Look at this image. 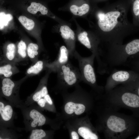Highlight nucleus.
Listing matches in <instances>:
<instances>
[{
  "mask_svg": "<svg viewBox=\"0 0 139 139\" xmlns=\"http://www.w3.org/2000/svg\"><path fill=\"white\" fill-rule=\"evenodd\" d=\"M107 105L98 112V128L106 138L125 139L136 132L139 124L136 116L119 113Z\"/></svg>",
  "mask_w": 139,
  "mask_h": 139,
  "instance_id": "nucleus-1",
  "label": "nucleus"
},
{
  "mask_svg": "<svg viewBox=\"0 0 139 139\" xmlns=\"http://www.w3.org/2000/svg\"><path fill=\"white\" fill-rule=\"evenodd\" d=\"M111 46L106 54L102 55V61L108 69L110 67L126 64L129 58L138 57L139 39H135L123 45L111 44Z\"/></svg>",
  "mask_w": 139,
  "mask_h": 139,
  "instance_id": "nucleus-2",
  "label": "nucleus"
},
{
  "mask_svg": "<svg viewBox=\"0 0 139 139\" xmlns=\"http://www.w3.org/2000/svg\"><path fill=\"white\" fill-rule=\"evenodd\" d=\"M106 105L116 108H123L131 110L138 117L139 95L128 90L123 86L116 87L106 93L105 96Z\"/></svg>",
  "mask_w": 139,
  "mask_h": 139,
  "instance_id": "nucleus-3",
  "label": "nucleus"
},
{
  "mask_svg": "<svg viewBox=\"0 0 139 139\" xmlns=\"http://www.w3.org/2000/svg\"><path fill=\"white\" fill-rule=\"evenodd\" d=\"M73 57L78 61L82 80L91 85L98 93H102L104 90V88L98 85L97 83L94 67L95 55L92 54L88 57H82L76 50Z\"/></svg>",
  "mask_w": 139,
  "mask_h": 139,
  "instance_id": "nucleus-4",
  "label": "nucleus"
},
{
  "mask_svg": "<svg viewBox=\"0 0 139 139\" xmlns=\"http://www.w3.org/2000/svg\"><path fill=\"white\" fill-rule=\"evenodd\" d=\"M27 75L17 81L10 78L2 79L0 89V96L8 101L14 107L20 109L25 105L24 102L20 99L19 92L22 83L27 79Z\"/></svg>",
  "mask_w": 139,
  "mask_h": 139,
  "instance_id": "nucleus-5",
  "label": "nucleus"
},
{
  "mask_svg": "<svg viewBox=\"0 0 139 139\" xmlns=\"http://www.w3.org/2000/svg\"><path fill=\"white\" fill-rule=\"evenodd\" d=\"M121 15V12L117 10L99 13L97 25L99 30L104 34L100 40L110 43L111 32L114 31L119 24V19Z\"/></svg>",
  "mask_w": 139,
  "mask_h": 139,
  "instance_id": "nucleus-6",
  "label": "nucleus"
},
{
  "mask_svg": "<svg viewBox=\"0 0 139 139\" xmlns=\"http://www.w3.org/2000/svg\"><path fill=\"white\" fill-rule=\"evenodd\" d=\"M138 79L139 73L134 70H115L107 78L104 90L106 93L119 84L124 85L131 81Z\"/></svg>",
  "mask_w": 139,
  "mask_h": 139,
  "instance_id": "nucleus-7",
  "label": "nucleus"
},
{
  "mask_svg": "<svg viewBox=\"0 0 139 139\" xmlns=\"http://www.w3.org/2000/svg\"><path fill=\"white\" fill-rule=\"evenodd\" d=\"M20 109L23 116L25 130L31 131L45 123L46 117L34 108L33 104L28 106L24 105Z\"/></svg>",
  "mask_w": 139,
  "mask_h": 139,
  "instance_id": "nucleus-8",
  "label": "nucleus"
},
{
  "mask_svg": "<svg viewBox=\"0 0 139 139\" xmlns=\"http://www.w3.org/2000/svg\"><path fill=\"white\" fill-rule=\"evenodd\" d=\"M56 73L58 80L68 86H72L82 80L79 69L69 61L61 66Z\"/></svg>",
  "mask_w": 139,
  "mask_h": 139,
  "instance_id": "nucleus-9",
  "label": "nucleus"
},
{
  "mask_svg": "<svg viewBox=\"0 0 139 139\" xmlns=\"http://www.w3.org/2000/svg\"><path fill=\"white\" fill-rule=\"evenodd\" d=\"M14 107L0 96V129H15L14 120L16 114Z\"/></svg>",
  "mask_w": 139,
  "mask_h": 139,
  "instance_id": "nucleus-10",
  "label": "nucleus"
},
{
  "mask_svg": "<svg viewBox=\"0 0 139 139\" xmlns=\"http://www.w3.org/2000/svg\"><path fill=\"white\" fill-rule=\"evenodd\" d=\"M17 2L19 5L26 8L27 12L33 15H36L38 12L40 15H46L53 19L56 17L48 9L44 3L34 0H20Z\"/></svg>",
  "mask_w": 139,
  "mask_h": 139,
  "instance_id": "nucleus-11",
  "label": "nucleus"
},
{
  "mask_svg": "<svg viewBox=\"0 0 139 139\" xmlns=\"http://www.w3.org/2000/svg\"><path fill=\"white\" fill-rule=\"evenodd\" d=\"M51 73L50 71L46 70L45 75L40 81L38 88L33 93L27 97L24 102L25 105L28 106L35 102H37L41 99H45V96L48 94V91L46 84Z\"/></svg>",
  "mask_w": 139,
  "mask_h": 139,
  "instance_id": "nucleus-12",
  "label": "nucleus"
},
{
  "mask_svg": "<svg viewBox=\"0 0 139 139\" xmlns=\"http://www.w3.org/2000/svg\"><path fill=\"white\" fill-rule=\"evenodd\" d=\"M60 35L65 42L71 57H73L74 52L76 51V36L74 32L68 25H62L59 28Z\"/></svg>",
  "mask_w": 139,
  "mask_h": 139,
  "instance_id": "nucleus-13",
  "label": "nucleus"
},
{
  "mask_svg": "<svg viewBox=\"0 0 139 139\" xmlns=\"http://www.w3.org/2000/svg\"><path fill=\"white\" fill-rule=\"evenodd\" d=\"M69 51L66 47L64 46H61L56 59L52 62H48L46 64L45 70L51 73H56L61 66L69 61Z\"/></svg>",
  "mask_w": 139,
  "mask_h": 139,
  "instance_id": "nucleus-14",
  "label": "nucleus"
},
{
  "mask_svg": "<svg viewBox=\"0 0 139 139\" xmlns=\"http://www.w3.org/2000/svg\"><path fill=\"white\" fill-rule=\"evenodd\" d=\"M82 0H72L69 5L71 12L75 16H81L87 13L90 10L89 5L83 3Z\"/></svg>",
  "mask_w": 139,
  "mask_h": 139,
  "instance_id": "nucleus-15",
  "label": "nucleus"
},
{
  "mask_svg": "<svg viewBox=\"0 0 139 139\" xmlns=\"http://www.w3.org/2000/svg\"><path fill=\"white\" fill-rule=\"evenodd\" d=\"M16 46L14 43L10 42L7 44L4 49V56L6 63L16 64Z\"/></svg>",
  "mask_w": 139,
  "mask_h": 139,
  "instance_id": "nucleus-16",
  "label": "nucleus"
},
{
  "mask_svg": "<svg viewBox=\"0 0 139 139\" xmlns=\"http://www.w3.org/2000/svg\"><path fill=\"white\" fill-rule=\"evenodd\" d=\"M40 47L39 45L32 42L28 44L27 53L28 57L33 64L38 60Z\"/></svg>",
  "mask_w": 139,
  "mask_h": 139,
  "instance_id": "nucleus-17",
  "label": "nucleus"
},
{
  "mask_svg": "<svg viewBox=\"0 0 139 139\" xmlns=\"http://www.w3.org/2000/svg\"><path fill=\"white\" fill-rule=\"evenodd\" d=\"M48 62L45 60H38L27 70L26 75L28 77L39 74L46 69V66Z\"/></svg>",
  "mask_w": 139,
  "mask_h": 139,
  "instance_id": "nucleus-18",
  "label": "nucleus"
},
{
  "mask_svg": "<svg viewBox=\"0 0 139 139\" xmlns=\"http://www.w3.org/2000/svg\"><path fill=\"white\" fill-rule=\"evenodd\" d=\"M64 109L65 112L67 114H71L74 112L76 115H79L85 111L86 107L82 104L75 103L72 102H69L65 105Z\"/></svg>",
  "mask_w": 139,
  "mask_h": 139,
  "instance_id": "nucleus-19",
  "label": "nucleus"
},
{
  "mask_svg": "<svg viewBox=\"0 0 139 139\" xmlns=\"http://www.w3.org/2000/svg\"><path fill=\"white\" fill-rule=\"evenodd\" d=\"M19 71L15 63H6L0 66V75H3L5 78H10Z\"/></svg>",
  "mask_w": 139,
  "mask_h": 139,
  "instance_id": "nucleus-20",
  "label": "nucleus"
},
{
  "mask_svg": "<svg viewBox=\"0 0 139 139\" xmlns=\"http://www.w3.org/2000/svg\"><path fill=\"white\" fill-rule=\"evenodd\" d=\"M28 44L23 40H21L16 46V63L25 60L28 57L27 48Z\"/></svg>",
  "mask_w": 139,
  "mask_h": 139,
  "instance_id": "nucleus-21",
  "label": "nucleus"
},
{
  "mask_svg": "<svg viewBox=\"0 0 139 139\" xmlns=\"http://www.w3.org/2000/svg\"><path fill=\"white\" fill-rule=\"evenodd\" d=\"M79 134L84 139H98L100 137L97 131H93L85 126L80 127L78 130Z\"/></svg>",
  "mask_w": 139,
  "mask_h": 139,
  "instance_id": "nucleus-22",
  "label": "nucleus"
},
{
  "mask_svg": "<svg viewBox=\"0 0 139 139\" xmlns=\"http://www.w3.org/2000/svg\"><path fill=\"white\" fill-rule=\"evenodd\" d=\"M18 20L23 27L29 31H33L35 29V23L33 20L25 16L21 15L19 17Z\"/></svg>",
  "mask_w": 139,
  "mask_h": 139,
  "instance_id": "nucleus-23",
  "label": "nucleus"
},
{
  "mask_svg": "<svg viewBox=\"0 0 139 139\" xmlns=\"http://www.w3.org/2000/svg\"><path fill=\"white\" fill-rule=\"evenodd\" d=\"M13 19L11 14L3 12H0V30H2L7 27Z\"/></svg>",
  "mask_w": 139,
  "mask_h": 139,
  "instance_id": "nucleus-24",
  "label": "nucleus"
},
{
  "mask_svg": "<svg viewBox=\"0 0 139 139\" xmlns=\"http://www.w3.org/2000/svg\"><path fill=\"white\" fill-rule=\"evenodd\" d=\"M30 135L28 137L29 139H41L46 136L45 132L43 129H35L31 131Z\"/></svg>",
  "mask_w": 139,
  "mask_h": 139,
  "instance_id": "nucleus-25",
  "label": "nucleus"
},
{
  "mask_svg": "<svg viewBox=\"0 0 139 139\" xmlns=\"http://www.w3.org/2000/svg\"><path fill=\"white\" fill-rule=\"evenodd\" d=\"M133 11L134 15L139 17V0H135L134 2L133 7Z\"/></svg>",
  "mask_w": 139,
  "mask_h": 139,
  "instance_id": "nucleus-26",
  "label": "nucleus"
},
{
  "mask_svg": "<svg viewBox=\"0 0 139 139\" xmlns=\"http://www.w3.org/2000/svg\"><path fill=\"white\" fill-rule=\"evenodd\" d=\"M37 103L39 106L42 108L46 106V104L47 103L46 101L44 99H40Z\"/></svg>",
  "mask_w": 139,
  "mask_h": 139,
  "instance_id": "nucleus-27",
  "label": "nucleus"
},
{
  "mask_svg": "<svg viewBox=\"0 0 139 139\" xmlns=\"http://www.w3.org/2000/svg\"><path fill=\"white\" fill-rule=\"evenodd\" d=\"M45 99L47 103L49 105H51L53 104V102L49 94L46 95L45 97Z\"/></svg>",
  "mask_w": 139,
  "mask_h": 139,
  "instance_id": "nucleus-28",
  "label": "nucleus"
},
{
  "mask_svg": "<svg viewBox=\"0 0 139 139\" xmlns=\"http://www.w3.org/2000/svg\"><path fill=\"white\" fill-rule=\"evenodd\" d=\"M71 135L73 139H79V137L78 134L75 131H72L71 132Z\"/></svg>",
  "mask_w": 139,
  "mask_h": 139,
  "instance_id": "nucleus-29",
  "label": "nucleus"
},
{
  "mask_svg": "<svg viewBox=\"0 0 139 139\" xmlns=\"http://www.w3.org/2000/svg\"><path fill=\"white\" fill-rule=\"evenodd\" d=\"M139 136H137L136 137V138L135 139H139Z\"/></svg>",
  "mask_w": 139,
  "mask_h": 139,
  "instance_id": "nucleus-30",
  "label": "nucleus"
}]
</instances>
